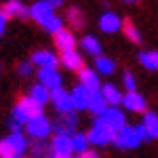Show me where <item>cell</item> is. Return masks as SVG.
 Wrapping results in <instances>:
<instances>
[{
    "label": "cell",
    "instance_id": "1",
    "mask_svg": "<svg viewBox=\"0 0 158 158\" xmlns=\"http://www.w3.org/2000/svg\"><path fill=\"white\" fill-rule=\"evenodd\" d=\"M86 135H89V141L95 143V146H108L110 141H114V137H116V133L101 118H95V124L91 127V131Z\"/></svg>",
    "mask_w": 158,
    "mask_h": 158
},
{
    "label": "cell",
    "instance_id": "2",
    "mask_svg": "<svg viewBox=\"0 0 158 158\" xmlns=\"http://www.w3.org/2000/svg\"><path fill=\"white\" fill-rule=\"evenodd\" d=\"M25 131H27L30 137H34L36 141H44L51 135V131H53V124H51V120L47 116H38V118H32L25 124Z\"/></svg>",
    "mask_w": 158,
    "mask_h": 158
},
{
    "label": "cell",
    "instance_id": "3",
    "mask_svg": "<svg viewBox=\"0 0 158 158\" xmlns=\"http://www.w3.org/2000/svg\"><path fill=\"white\" fill-rule=\"evenodd\" d=\"M30 17H32L36 23H40L44 27V25L55 17V6H51L47 0H38L36 4L30 6Z\"/></svg>",
    "mask_w": 158,
    "mask_h": 158
},
{
    "label": "cell",
    "instance_id": "4",
    "mask_svg": "<svg viewBox=\"0 0 158 158\" xmlns=\"http://www.w3.org/2000/svg\"><path fill=\"white\" fill-rule=\"evenodd\" d=\"M114 143L120 148V150H133V148H137L141 143V139H139V135L135 131V127H124V129H120L116 133Z\"/></svg>",
    "mask_w": 158,
    "mask_h": 158
},
{
    "label": "cell",
    "instance_id": "5",
    "mask_svg": "<svg viewBox=\"0 0 158 158\" xmlns=\"http://www.w3.org/2000/svg\"><path fill=\"white\" fill-rule=\"evenodd\" d=\"M51 101L55 110L59 114H70L74 112V101H72V93H68L65 89H57V91H51Z\"/></svg>",
    "mask_w": 158,
    "mask_h": 158
},
{
    "label": "cell",
    "instance_id": "6",
    "mask_svg": "<svg viewBox=\"0 0 158 158\" xmlns=\"http://www.w3.org/2000/svg\"><path fill=\"white\" fill-rule=\"evenodd\" d=\"M99 118L106 122V124H108V127L112 129V131H114V133H118L120 129H124V127H127L124 114H122L118 108H112V106H110V108L106 110V112H103V114H101Z\"/></svg>",
    "mask_w": 158,
    "mask_h": 158
},
{
    "label": "cell",
    "instance_id": "7",
    "mask_svg": "<svg viewBox=\"0 0 158 158\" xmlns=\"http://www.w3.org/2000/svg\"><path fill=\"white\" fill-rule=\"evenodd\" d=\"M38 82L44 85L49 91L61 89V76L57 72V68H40L38 70Z\"/></svg>",
    "mask_w": 158,
    "mask_h": 158
},
{
    "label": "cell",
    "instance_id": "8",
    "mask_svg": "<svg viewBox=\"0 0 158 158\" xmlns=\"http://www.w3.org/2000/svg\"><path fill=\"white\" fill-rule=\"evenodd\" d=\"M32 63L38 65V68H57V63L61 59H57V55L55 53H51L47 49H40V51H34L32 53Z\"/></svg>",
    "mask_w": 158,
    "mask_h": 158
},
{
    "label": "cell",
    "instance_id": "9",
    "mask_svg": "<svg viewBox=\"0 0 158 158\" xmlns=\"http://www.w3.org/2000/svg\"><path fill=\"white\" fill-rule=\"evenodd\" d=\"M51 148H53V154H59V156H72V152H74L72 135H55L53 141H51Z\"/></svg>",
    "mask_w": 158,
    "mask_h": 158
},
{
    "label": "cell",
    "instance_id": "10",
    "mask_svg": "<svg viewBox=\"0 0 158 158\" xmlns=\"http://www.w3.org/2000/svg\"><path fill=\"white\" fill-rule=\"evenodd\" d=\"M122 23H124V21H122L116 13H112V11L103 13V15L99 17V27H101V32H106V34H114V32H118V30L122 27Z\"/></svg>",
    "mask_w": 158,
    "mask_h": 158
},
{
    "label": "cell",
    "instance_id": "11",
    "mask_svg": "<svg viewBox=\"0 0 158 158\" xmlns=\"http://www.w3.org/2000/svg\"><path fill=\"white\" fill-rule=\"evenodd\" d=\"M91 97H93V91H89L86 86L78 85V86L72 91L74 110H89V106H91Z\"/></svg>",
    "mask_w": 158,
    "mask_h": 158
},
{
    "label": "cell",
    "instance_id": "12",
    "mask_svg": "<svg viewBox=\"0 0 158 158\" xmlns=\"http://www.w3.org/2000/svg\"><path fill=\"white\" fill-rule=\"evenodd\" d=\"M122 106L124 110H129V112H137V114H146V99L141 97L137 91L135 93H124V97H122Z\"/></svg>",
    "mask_w": 158,
    "mask_h": 158
},
{
    "label": "cell",
    "instance_id": "13",
    "mask_svg": "<svg viewBox=\"0 0 158 158\" xmlns=\"http://www.w3.org/2000/svg\"><path fill=\"white\" fill-rule=\"evenodd\" d=\"M55 44H57V49L61 53H70V51H76V38H74V34L70 30L63 27L61 32L55 34Z\"/></svg>",
    "mask_w": 158,
    "mask_h": 158
},
{
    "label": "cell",
    "instance_id": "14",
    "mask_svg": "<svg viewBox=\"0 0 158 158\" xmlns=\"http://www.w3.org/2000/svg\"><path fill=\"white\" fill-rule=\"evenodd\" d=\"M78 78H80V85L86 86L89 91H93V93H97V91H101V82H99V76L95 70H89V68H85V70H80L78 72Z\"/></svg>",
    "mask_w": 158,
    "mask_h": 158
},
{
    "label": "cell",
    "instance_id": "15",
    "mask_svg": "<svg viewBox=\"0 0 158 158\" xmlns=\"http://www.w3.org/2000/svg\"><path fill=\"white\" fill-rule=\"evenodd\" d=\"M17 106L23 110L25 114H27V118H30V120H32V118H38V116H44V114H42V106L38 103L36 99H32L30 95H25V97H19Z\"/></svg>",
    "mask_w": 158,
    "mask_h": 158
},
{
    "label": "cell",
    "instance_id": "16",
    "mask_svg": "<svg viewBox=\"0 0 158 158\" xmlns=\"http://www.w3.org/2000/svg\"><path fill=\"white\" fill-rule=\"evenodd\" d=\"M61 63L68 68V70H76V72H80V70H85V59L76 53V51H70V53H61Z\"/></svg>",
    "mask_w": 158,
    "mask_h": 158
},
{
    "label": "cell",
    "instance_id": "17",
    "mask_svg": "<svg viewBox=\"0 0 158 158\" xmlns=\"http://www.w3.org/2000/svg\"><path fill=\"white\" fill-rule=\"evenodd\" d=\"M2 9L9 13L11 17H21V19L30 17V9L23 6L21 0H6V4H2Z\"/></svg>",
    "mask_w": 158,
    "mask_h": 158
},
{
    "label": "cell",
    "instance_id": "18",
    "mask_svg": "<svg viewBox=\"0 0 158 158\" xmlns=\"http://www.w3.org/2000/svg\"><path fill=\"white\" fill-rule=\"evenodd\" d=\"M6 139H9V143H11V148L15 150V154H17V156H23V152L30 148V146H27V139L23 137V133H21V131L11 133Z\"/></svg>",
    "mask_w": 158,
    "mask_h": 158
},
{
    "label": "cell",
    "instance_id": "19",
    "mask_svg": "<svg viewBox=\"0 0 158 158\" xmlns=\"http://www.w3.org/2000/svg\"><path fill=\"white\" fill-rule=\"evenodd\" d=\"M101 93H103V97L108 101V106H112V108H116L118 103H122V95H120V91H118V86L108 82V85L101 86Z\"/></svg>",
    "mask_w": 158,
    "mask_h": 158
},
{
    "label": "cell",
    "instance_id": "20",
    "mask_svg": "<svg viewBox=\"0 0 158 158\" xmlns=\"http://www.w3.org/2000/svg\"><path fill=\"white\" fill-rule=\"evenodd\" d=\"M108 108H110V106H108V101H106V97H103V93H101V91L93 93V97H91V106H89L91 114H95V116L99 118Z\"/></svg>",
    "mask_w": 158,
    "mask_h": 158
},
{
    "label": "cell",
    "instance_id": "21",
    "mask_svg": "<svg viewBox=\"0 0 158 158\" xmlns=\"http://www.w3.org/2000/svg\"><path fill=\"white\" fill-rule=\"evenodd\" d=\"M80 47L85 53L93 55V57H101V42H99L95 36H85L80 40Z\"/></svg>",
    "mask_w": 158,
    "mask_h": 158
},
{
    "label": "cell",
    "instance_id": "22",
    "mask_svg": "<svg viewBox=\"0 0 158 158\" xmlns=\"http://www.w3.org/2000/svg\"><path fill=\"white\" fill-rule=\"evenodd\" d=\"M30 97L36 99L40 106H44L47 101H51V91L44 85H40V82H38V85H34L32 89H30Z\"/></svg>",
    "mask_w": 158,
    "mask_h": 158
},
{
    "label": "cell",
    "instance_id": "23",
    "mask_svg": "<svg viewBox=\"0 0 158 158\" xmlns=\"http://www.w3.org/2000/svg\"><path fill=\"white\" fill-rule=\"evenodd\" d=\"M95 70L99 74H103V76H110V74H114V70H116V63H114V59L101 55V57L95 59Z\"/></svg>",
    "mask_w": 158,
    "mask_h": 158
},
{
    "label": "cell",
    "instance_id": "24",
    "mask_svg": "<svg viewBox=\"0 0 158 158\" xmlns=\"http://www.w3.org/2000/svg\"><path fill=\"white\" fill-rule=\"evenodd\" d=\"M143 124H146L150 137H152V139H158V114L146 112V114H143Z\"/></svg>",
    "mask_w": 158,
    "mask_h": 158
},
{
    "label": "cell",
    "instance_id": "25",
    "mask_svg": "<svg viewBox=\"0 0 158 158\" xmlns=\"http://www.w3.org/2000/svg\"><path fill=\"white\" fill-rule=\"evenodd\" d=\"M89 135L86 133H74L72 135V146H74V152H78V154H85L89 152Z\"/></svg>",
    "mask_w": 158,
    "mask_h": 158
},
{
    "label": "cell",
    "instance_id": "26",
    "mask_svg": "<svg viewBox=\"0 0 158 158\" xmlns=\"http://www.w3.org/2000/svg\"><path fill=\"white\" fill-rule=\"evenodd\" d=\"M139 63H141L146 70H158L156 51H143V53H139Z\"/></svg>",
    "mask_w": 158,
    "mask_h": 158
},
{
    "label": "cell",
    "instance_id": "27",
    "mask_svg": "<svg viewBox=\"0 0 158 158\" xmlns=\"http://www.w3.org/2000/svg\"><path fill=\"white\" fill-rule=\"evenodd\" d=\"M122 30H124V36L129 38L131 42H141V34H139L137 25H135L131 19H124V23H122Z\"/></svg>",
    "mask_w": 158,
    "mask_h": 158
},
{
    "label": "cell",
    "instance_id": "28",
    "mask_svg": "<svg viewBox=\"0 0 158 158\" xmlns=\"http://www.w3.org/2000/svg\"><path fill=\"white\" fill-rule=\"evenodd\" d=\"M30 150H32V156L34 158H51L53 156V154H49V150H53V148L47 146L44 141H34Z\"/></svg>",
    "mask_w": 158,
    "mask_h": 158
},
{
    "label": "cell",
    "instance_id": "29",
    "mask_svg": "<svg viewBox=\"0 0 158 158\" xmlns=\"http://www.w3.org/2000/svg\"><path fill=\"white\" fill-rule=\"evenodd\" d=\"M68 23L74 25L76 30H78V27H82V25H85V15H82V11H80V9H76V6H72V9L68 11Z\"/></svg>",
    "mask_w": 158,
    "mask_h": 158
},
{
    "label": "cell",
    "instance_id": "30",
    "mask_svg": "<svg viewBox=\"0 0 158 158\" xmlns=\"http://www.w3.org/2000/svg\"><path fill=\"white\" fill-rule=\"evenodd\" d=\"M11 120L17 122L19 127H23V124H27V122H30V118H27V114H25L19 106H15V108L11 110Z\"/></svg>",
    "mask_w": 158,
    "mask_h": 158
},
{
    "label": "cell",
    "instance_id": "31",
    "mask_svg": "<svg viewBox=\"0 0 158 158\" xmlns=\"http://www.w3.org/2000/svg\"><path fill=\"white\" fill-rule=\"evenodd\" d=\"M122 82H124L127 93H135V89H137V80H135L133 72H124V76H122Z\"/></svg>",
    "mask_w": 158,
    "mask_h": 158
},
{
    "label": "cell",
    "instance_id": "32",
    "mask_svg": "<svg viewBox=\"0 0 158 158\" xmlns=\"http://www.w3.org/2000/svg\"><path fill=\"white\" fill-rule=\"evenodd\" d=\"M0 156L2 158H15L17 156L15 150L11 148V143H9V139H2V141H0Z\"/></svg>",
    "mask_w": 158,
    "mask_h": 158
},
{
    "label": "cell",
    "instance_id": "33",
    "mask_svg": "<svg viewBox=\"0 0 158 158\" xmlns=\"http://www.w3.org/2000/svg\"><path fill=\"white\" fill-rule=\"evenodd\" d=\"M32 61H21V63H17V74L19 76H30L32 74Z\"/></svg>",
    "mask_w": 158,
    "mask_h": 158
},
{
    "label": "cell",
    "instance_id": "34",
    "mask_svg": "<svg viewBox=\"0 0 158 158\" xmlns=\"http://www.w3.org/2000/svg\"><path fill=\"white\" fill-rule=\"evenodd\" d=\"M135 131H137V135H139V139H141V141H148V139H152V137H150V133H148V129H146V124H143V122H139V124L135 127Z\"/></svg>",
    "mask_w": 158,
    "mask_h": 158
},
{
    "label": "cell",
    "instance_id": "35",
    "mask_svg": "<svg viewBox=\"0 0 158 158\" xmlns=\"http://www.w3.org/2000/svg\"><path fill=\"white\" fill-rule=\"evenodd\" d=\"M78 158H99L97 152H85V154H78Z\"/></svg>",
    "mask_w": 158,
    "mask_h": 158
},
{
    "label": "cell",
    "instance_id": "36",
    "mask_svg": "<svg viewBox=\"0 0 158 158\" xmlns=\"http://www.w3.org/2000/svg\"><path fill=\"white\" fill-rule=\"evenodd\" d=\"M47 2H49L51 6H55V9H57V6H61V4H63L65 0H47Z\"/></svg>",
    "mask_w": 158,
    "mask_h": 158
},
{
    "label": "cell",
    "instance_id": "37",
    "mask_svg": "<svg viewBox=\"0 0 158 158\" xmlns=\"http://www.w3.org/2000/svg\"><path fill=\"white\" fill-rule=\"evenodd\" d=\"M51 158H70V156H59V154H53Z\"/></svg>",
    "mask_w": 158,
    "mask_h": 158
},
{
    "label": "cell",
    "instance_id": "38",
    "mask_svg": "<svg viewBox=\"0 0 158 158\" xmlns=\"http://www.w3.org/2000/svg\"><path fill=\"white\" fill-rule=\"evenodd\" d=\"M124 2H127V4H133V2H137V0H124Z\"/></svg>",
    "mask_w": 158,
    "mask_h": 158
},
{
    "label": "cell",
    "instance_id": "39",
    "mask_svg": "<svg viewBox=\"0 0 158 158\" xmlns=\"http://www.w3.org/2000/svg\"><path fill=\"white\" fill-rule=\"evenodd\" d=\"M156 63H158V51H156Z\"/></svg>",
    "mask_w": 158,
    "mask_h": 158
}]
</instances>
